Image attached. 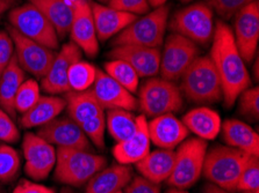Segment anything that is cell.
Listing matches in <instances>:
<instances>
[{
  "label": "cell",
  "instance_id": "22",
  "mask_svg": "<svg viewBox=\"0 0 259 193\" xmlns=\"http://www.w3.org/2000/svg\"><path fill=\"white\" fill-rule=\"evenodd\" d=\"M91 9L99 42H105L119 35L139 18L135 14L117 11L99 3H91Z\"/></svg>",
  "mask_w": 259,
  "mask_h": 193
},
{
  "label": "cell",
  "instance_id": "42",
  "mask_svg": "<svg viewBox=\"0 0 259 193\" xmlns=\"http://www.w3.org/2000/svg\"><path fill=\"white\" fill-rule=\"evenodd\" d=\"M13 193H56L52 187L45 186L31 180L23 179L15 186Z\"/></svg>",
  "mask_w": 259,
  "mask_h": 193
},
{
  "label": "cell",
  "instance_id": "32",
  "mask_svg": "<svg viewBox=\"0 0 259 193\" xmlns=\"http://www.w3.org/2000/svg\"><path fill=\"white\" fill-rule=\"evenodd\" d=\"M104 68L105 72L109 77L114 79L116 82H119L122 87L129 90L131 93L135 94L139 90L141 78L135 72V70L131 65H128L127 62L117 60V59H111V60L105 62Z\"/></svg>",
  "mask_w": 259,
  "mask_h": 193
},
{
  "label": "cell",
  "instance_id": "18",
  "mask_svg": "<svg viewBox=\"0 0 259 193\" xmlns=\"http://www.w3.org/2000/svg\"><path fill=\"white\" fill-rule=\"evenodd\" d=\"M91 89L98 103L104 110L122 109L134 111L139 109L137 97L134 96V94L122 87L105 71L98 70L96 81Z\"/></svg>",
  "mask_w": 259,
  "mask_h": 193
},
{
  "label": "cell",
  "instance_id": "2",
  "mask_svg": "<svg viewBox=\"0 0 259 193\" xmlns=\"http://www.w3.org/2000/svg\"><path fill=\"white\" fill-rule=\"evenodd\" d=\"M180 80L182 93L194 103L211 104L222 100L221 80L209 56L195 58Z\"/></svg>",
  "mask_w": 259,
  "mask_h": 193
},
{
  "label": "cell",
  "instance_id": "30",
  "mask_svg": "<svg viewBox=\"0 0 259 193\" xmlns=\"http://www.w3.org/2000/svg\"><path fill=\"white\" fill-rule=\"evenodd\" d=\"M137 116L133 111L122 109L107 110L106 113V128L116 143L128 139L135 132Z\"/></svg>",
  "mask_w": 259,
  "mask_h": 193
},
{
  "label": "cell",
  "instance_id": "19",
  "mask_svg": "<svg viewBox=\"0 0 259 193\" xmlns=\"http://www.w3.org/2000/svg\"><path fill=\"white\" fill-rule=\"evenodd\" d=\"M111 59L131 65L140 78H152L159 72L160 51L157 48L140 45H117L108 53Z\"/></svg>",
  "mask_w": 259,
  "mask_h": 193
},
{
  "label": "cell",
  "instance_id": "7",
  "mask_svg": "<svg viewBox=\"0 0 259 193\" xmlns=\"http://www.w3.org/2000/svg\"><path fill=\"white\" fill-rule=\"evenodd\" d=\"M137 103L145 117L155 118L179 111L184 98L182 90L174 81L152 77L141 86Z\"/></svg>",
  "mask_w": 259,
  "mask_h": 193
},
{
  "label": "cell",
  "instance_id": "4",
  "mask_svg": "<svg viewBox=\"0 0 259 193\" xmlns=\"http://www.w3.org/2000/svg\"><path fill=\"white\" fill-rule=\"evenodd\" d=\"M250 156L229 146H218L207 151L202 175L223 190L236 192L238 179Z\"/></svg>",
  "mask_w": 259,
  "mask_h": 193
},
{
  "label": "cell",
  "instance_id": "39",
  "mask_svg": "<svg viewBox=\"0 0 259 193\" xmlns=\"http://www.w3.org/2000/svg\"><path fill=\"white\" fill-rule=\"evenodd\" d=\"M108 6L137 17L140 14H147L150 10L148 0H108Z\"/></svg>",
  "mask_w": 259,
  "mask_h": 193
},
{
  "label": "cell",
  "instance_id": "16",
  "mask_svg": "<svg viewBox=\"0 0 259 193\" xmlns=\"http://www.w3.org/2000/svg\"><path fill=\"white\" fill-rule=\"evenodd\" d=\"M81 50L73 42L66 43L55 56L48 73L41 79L40 87L50 95L66 94L70 90L68 73L73 62L81 59Z\"/></svg>",
  "mask_w": 259,
  "mask_h": 193
},
{
  "label": "cell",
  "instance_id": "38",
  "mask_svg": "<svg viewBox=\"0 0 259 193\" xmlns=\"http://www.w3.org/2000/svg\"><path fill=\"white\" fill-rule=\"evenodd\" d=\"M20 139V132L12 117L0 108V140L6 144H15Z\"/></svg>",
  "mask_w": 259,
  "mask_h": 193
},
{
  "label": "cell",
  "instance_id": "37",
  "mask_svg": "<svg viewBox=\"0 0 259 193\" xmlns=\"http://www.w3.org/2000/svg\"><path fill=\"white\" fill-rule=\"evenodd\" d=\"M205 4L210 7L213 12L225 20H230L234 18L243 7L249 5L250 3L256 0H205Z\"/></svg>",
  "mask_w": 259,
  "mask_h": 193
},
{
  "label": "cell",
  "instance_id": "13",
  "mask_svg": "<svg viewBox=\"0 0 259 193\" xmlns=\"http://www.w3.org/2000/svg\"><path fill=\"white\" fill-rule=\"evenodd\" d=\"M25 172L33 180H43L50 175L56 164L57 153L53 145L36 133H27L22 140Z\"/></svg>",
  "mask_w": 259,
  "mask_h": 193
},
{
  "label": "cell",
  "instance_id": "33",
  "mask_svg": "<svg viewBox=\"0 0 259 193\" xmlns=\"http://www.w3.org/2000/svg\"><path fill=\"white\" fill-rule=\"evenodd\" d=\"M41 97V87L38 82L34 79H27L22 82L20 88L18 89L14 100L15 112L25 113L33 106L38 98Z\"/></svg>",
  "mask_w": 259,
  "mask_h": 193
},
{
  "label": "cell",
  "instance_id": "26",
  "mask_svg": "<svg viewBox=\"0 0 259 193\" xmlns=\"http://www.w3.org/2000/svg\"><path fill=\"white\" fill-rule=\"evenodd\" d=\"M183 123L188 132L197 135L199 139L214 140L221 132L222 120L215 110L208 106L192 109L183 117Z\"/></svg>",
  "mask_w": 259,
  "mask_h": 193
},
{
  "label": "cell",
  "instance_id": "46",
  "mask_svg": "<svg viewBox=\"0 0 259 193\" xmlns=\"http://www.w3.org/2000/svg\"><path fill=\"white\" fill-rule=\"evenodd\" d=\"M165 193H190V192H187L185 190H179V188L172 187V188H170V190H167Z\"/></svg>",
  "mask_w": 259,
  "mask_h": 193
},
{
  "label": "cell",
  "instance_id": "25",
  "mask_svg": "<svg viewBox=\"0 0 259 193\" xmlns=\"http://www.w3.org/2000/svg\"><path fill=\"white\" fill-rule=\"evenodd\" d=\"M133 178L132 169L125 164H114L101 169L86 184L85 193H115L122 191Z\"/></svg>",
  "mask_w": 259,
  "mask_h": 193
},
{
  "label": "cell",
  "instance_id": "12",
  "mask_svg": "<svg viewBox=\"0 0 259 193\" xmlns=\"http://www.w3.org/2000/svg\"><path fill=\"white\" fill-rule=\"evenodd\" d=\"M9 33L14 43V57L20 68L35 78L42 79L53 64L56 56L55 50L22 36L13 28H10Z\"/></svg>",
  "mask_w": 259,
  "mask_h": 193
},
{
  "label": "cell",
  "instance_id": "34",
  "mask_svg": "<svg viewBox=\"0 0 259 193\" xmlns=\"http://www.w3.org/2000/svg\"><path fill=\"white\" fill-rule=\"evenodd\" d=\"M21 167L19 153L10 145H0V182L9 183L18 176Z\"/></svg>",
  "mask_w": 259,
  "mask_h": 193
},
{
  "label": "cell",
  "instance_id": "36",
  "mask_svg": "<svg viewBox=\"0 0 259 193\" xmlns=\"http://www.w3.org/2000/svg\"><path fill=\"white\" fill-rule=\"evenodd\" d=\"M259 190V160L258 156H250L248 163L239 177L236 192Z\"/></svg>",
  "mask_w": 259,
  "mask_h": 193
},
{
  "label": "cell",
  "instance_id": "17",
  "mask_svg": "<svg viewBox=\"0 0 259 193\" xmlns=\"http://www.w3.org/2000/svg\"><path fill=\"white\" fill-rule=\"evenodd\" d=\"M37 136L58 148H74L89 151L91 145L83 130L70 117H57L38 127Z\"/></svg>",
  "mask_w": 259,
  "mask_h": 193
},
{
  "label": "cell",
  "instance_id": "10",
  "mask_svg": "<svg viewBox=\"0 0 259 193\" xmlns=\"http://www.w3.org/2000/svg\"><path fill=\"white\" fill-rule=\"evenodd\" d=\"M170 28L195 44H207L214 35V12L207 4H193L174 15Z\"/></svg>",
  "mask_w": 259,
  "mask_h": 193
},
{
  "label": "cell",
  "instance_id": "20",
  "mask_svg": "<svg viewBox=\"0 0 259 193\" xmlns=\"http://www.w3.org/2000/svg\"><path fill=\"white\" fill-rule=\"evenodd\" d=\"M148 131L151 144L158 148L174 149L188 136V130L174 113H166L148 121Z\"/></svg>",
  "mask_w": 259,
  "mask_h": 193
},
{
  "label": "cell",
  "instance_id": "9",
  "mask_svg": "<svg viewBox=\"0 0 259 193\" xmlns=\"http://www.w3.org/2000/svg\"><path fill=\"white\" fill-rule=\"evenodd\" d=\"M9 20L12 28L20 33L22 36L52 50H56L60 45V37L52 23L31 3L12 10L9 14Z\"/></svg>",
  "mask_w": 259,
  "mask_h": 193
},
{
  "label": "cell",
  "instance_id": "49",
  "mask_svg": "<svg viewBox=\"0 0 259 193\" xmlns=\"http://www.w3.org/2000/svg\"><path fill=\"white\" fill-rule=\"evenodd\" d=\"M61 193H73L71 190H68V188H63Z\"/></svg>",
  "mask_w": 259,
  "mask_h": 193
},
{
  "label": "cell",
  "instance_id": "45",
  "mask_svg": "<svg viewBox=\"0 0 259 193\" xmlns=\"http://www.w3.org/2000/svg\"><path fill=\"white\" fill-rule=\"evenodd\" d=\"M167 0H148L149 6L152 7V9H157V7L164 6L166 4Z\"/></svg>",
  "mask_w": 259,
  "mask_h": 193
},
{
  "label": "cell",
  "instance_id": "44",
  "mask_svg": "<svg viewBox=\"0 0 259 193\" xmlns=\"http://www.w3.org/2000/svg\"><path fill=\"white\" fill-rule=\"evenodd\" d=\"M13 4L14 0H0V15L9 11Z\"/></svg>",
  "mask_w": 259,
  "mask_h": 193
},
{
  "label": "cell",
  "instance_id": "14",
  "mask_svg": "<svg viewBox=\"0 0 259 193\" xmlns=\"http://www.w3.org/2000/svg\"><path fill=\"white\" fill-rule=\"evenodd\" d=\"M234 39L241 53L243 60L251 62L254 59L259 41V4L258 0L249 5L235 15Z\"/></svg>",
  "mask_w": 259,
  "mask_h": 193
},
{
  "label": "cell",
  "instance_id": "27",
  "mask_svg": "<svg viewBox=\"0 0 259 193\" xmlns=\"http://www.w3.org/2000/svg\"><path fill=\"white\" fill-rule=\"evenodd\" d=\"M65 105V98L63 97L57 95L41 96L28 111L22 113L20 124L25 128L41 127L60 116Z\"/></svg>",
  "mask_w": 259,
  "mask_h": 193
},
{
  "label": "cell",
  "instance_id": "23",
  "mask_svg": "<svg viewBox=\"0 0 259 193\" xmlns=\"http://www.w3.org/2000/svg\"><path fill=\"white\" fill-rule=\"evenodd\" d=\"M221 133L226 146L259 157V137L250 125L238 119H228L222 123Z\"/></svg>",
  "mask_w": 259,
  "mask_h": 193
},
{
  "label": "cell",
  "instance_id": "43",
  "mask_svg": "<svg viewBox=\"0 0 259 193\" xmlns=\"http://www.w3.org/2000/svg\"><path fill=\"white\" fill-rule=\"evenodd\" d=\"M202 193H234V192H229L227 190H223V188L217 186L214 184H207L205 187H203V192Z\"/></svg>",
  "mask_w": 259,
  "mask_h": 193
},
{
  "label": "cell",
  "instance_id": "48",
  "mask_svg": "<svg viewBox=\"0 0 259 193\" xmlns=\"http://www.w3.org/2000/svg\"><path fill=\"white\" fill-rule=\"evenodd\" d=\"M241 193H259V190H248V191H242Z\"/></svg>",
  "mask_w": 259,
  "mask_h": 193
},
{
  "label": "cell",
  "instance_id": "3",
  "mask_svg": "<svg viewBox=\"0 0 259 193\" xmlns=\"http://www.w3.org/2000/svg\"><path fill=\"white\" fill-rule=\"evenodd\" d=\"M65 104L69 117L79 125L88 139L96 147L104 148L106 115L104 109L98 103L92 89L80 93H66Z\"/></svg>",
  "mask_w": 259,
  "mask_h": 193
},
{
  "label": "cell",
  "instance_id": "29",
  "mask_svg": "<svg viewBox=\"0 0 259 193\" xmlns=\"http://www.w3.org/2000/svg\"><path fill=\"white\" fill-rule=\"evenodd\" d=\"M25 80V71L18 64L15 57H13L0 76V108L5 110L11 117L17 115L14 108L15 95Z\"/></svg>",
  "mask_w": 259,
  "mask_h": 193
},
{
  "label": "cell",
  "instance_id": "35",
  "mask_svg": "<svg viewBox=\"0 0 259 193\" xmlns=\"http://www.w3.org/2000/svg\"><path fill=\"white\" fill-rule=\"evenodd\" d=\"M237 100L239 113L250 120H257L259 117V88L249 87Z\"/></svg>",
  "mask_w": 259,
  "mask_h": 193
},
{
  "label": "cell",
  "instance_id": "24",
  "mask_svg": "<svg viewBox=\"0 0 259 193\" xmlns=\"http://www.w3.org/2000/svg\"><path fill=\"white\" fill-rule=\"evenodd\" d=\"M176 152L172 149L158 148L149 152L142 160L135 163L141 176L156 184L166 182L175 165Z\"/></svg>",
  "mask_w": 259,
  "mask_h": 193
},
{
  "label": "cell",
  "instance_id": "15",
  "mask_svg": "<svg viewBox=\"0 0 259 193\" xmlns=\"http://www.w3.org/2000/svg\"><path fill=\"white\" fill-rule=\"evenodd\" d=\"M69 34L71 41L86 56L93 58L99 53V39L94 26L91 3L89 0L74 2L73 18Z\"/></svg>",
  "mask_w": 259,
  "mask_h": 193
},
{
  "label": "cell",
  "instance_id": "8",
  "mask_svg": "<svg viewBox=\"0 0 259 193\" xmlns=\"http://www.w3.org/2000/svg\"><path fill=\"white\" fill-rule=\"evenodd\" d=\"M208 151L205 140L193 138L184 140L176 152L175 165L166 183L179 190H187L202 175L203 163Z\"/></svg>",
  "mask_w": 259,
  "mask_h": 193
},
{
  "label": "cell",
  "instance_id": "41",
  "mask_svg": "<svg viewBox=\"0 0 259 193\" xmlns=\"http://www.w3.org/2000/svg\"><path fill=\"white\" fill-rule=\"evenodd\" d=\"M124 193H162L160 184H156L144 178L143 176H136L132 178L124 188Z\"/></svg>",
  "mask_w": 259,
  "mask_h": 193
},
{
  "label": "cell",
  "instance_id": "6",
  "mask_svg": "<svg viewBox=\"0 0 259 193\" xmlns=\"http://www.w3.org/2000/svg\"><path fill=\"white\" fill-rule=\"evenodd\" d=\"M170 9L164 5L137 18L113 39V45H140L157 48L164 43Z\"/></svg>",
  "mask_w": 259,
  "mask_h": 193
},
{
  "label": "cell",
  "instance_id": "40",
  "mask_svg": "<svg viewBox=\"0 0 259 193\" xmlns=\"http://www.w3.org/2000/svg\"><path fill=\"white\" fill-rule=\"evenodd\" d=\"M14 57V43L9 31L0 30V76Z\"/></svg>",
  "mask_w": 259,
  "mask_h": 193
},
{
  "label": "cell",
  "instance_id": "28",
  "mask_svg": "<svg viewBox=\"0 0 259 193\" xmlns=\"http://www.w3.org/2000/svg\"><path fill=\"white\" fill-rule=\"evenodd\" d=\"M40 10L56 30L58 37L63 38L69 34L71 27L74 3L70 0H29Z\"/></svg>",
  "mask_w": 259,
  "mask_h": 193
},
{
  "label": "cell",
  "instance_id": "47",
  "mask_svg": "<svg viewBox=\"0 0 259 193\" xmlns=\"http://www.w3.org/2000/svg\"><path fill=\"white\" fill-rule=\"evenodd\" d=\"M254 73H256V79L258 78V59H256V65H254Z\"/></svg>",
  "mask_w": 259,
  "mask_h": 193
},
{
  "label": "cell",
  "instance_id": "53",
  "mask_svg": "<svg viewBox=\"0 0 259 193\" xmlns=\"http://www.w3.org/2000/svg\"><path fill=\"white\" fill-rule=\"evenodd\" d=\"M0 193H4V192H3V190H2V188H0Z\"/></svg>",
  "mask_w": 259,
  "mask_h": 193
},
{
  "label": "cell",
  "instance_id": "52",
  "mask_svg": "<svg viewBox=\"0 0 259 193\" xmlns=\"http://www.w3.org/2000/svg\"><path fill=\"white\" fill-rule=\"evenodd\" d=\"M115 193H123L122 191H119V192H115Z\"/></svg>",
  "mask_w": 259,
  "mask_h": 193
},
{
  "label": "cell",
  "instance_id": "5",
  "mask_svg": "<svg viewBox=\"0 0 259 193\" xmlns=\"http://www.w3.org/2000/svg\"><path fill=\"white\" fill-rule=\"evenodd\" d=\"M55 179L70 186H83L92 177L106 167L104 156L85 149L57 148Z\"/></svg>",
  "mask_w": 259,
  "mask_h": 193
},
{
  "label": "cell",
  "instance_id": "1",
  "mask_svg": "<svg viewBox=\"0 0 259 193\" xmlns=\"http://www.w3.org/2000/svg\"><path fill=\"white\" fill-rule=\"evenodd\" d=\"M209 57L221 80L222 100L229 108L250 87L251 78L235 43L233 30L223 21L218 22L215 26Z\"/></svg>",
  "mask_w": 259,
  "mask_h": 193
},
{
  "label": "cell",
  "instance_id": "11",
  "mask_svg": "<svg viewBox=\"0 0 259 193\" xmlns=\"http://www.w3.org/2000/svg\"><path fill=\"white\" fill-rule=\"evenodd\" d=\"M197 57L198 44L182 35L172 33L164 41V49L160 52V78L174 82L179 80Z\"/></svg>",
  "mask_w": 259,
  "mask_h": 193
},
{
  "label": "cell",
  "instance_id": "21",
  "mask_svg": "<svg viewBox=\"0 0 259 193\" xmlns=\"http://www.w3.org/2000/svg\"><path fill=\"white\" fill-rule=\"evenodd\" d=\"M150 137L148 131V119L144 115L137 116L135 132L113 148V155L120 164H135L150 152Z\"/></svg>",
  "mask_w": 259,
  "mask_h": 193
},
{
  "label": "cell",
  "instance_id": "31",
  "mask_svg": "<svg viewBox=\"0 0 259 193\" xmlns=\"http://www.w3.org/2000/svg\"><path fill=\"white\" fill-rule=\"evenodd\" d=\"M98 74V69L91 62L78 60L69 69L68 81L71 92L80 93L92 88Z\"/></svg>",
  "mask_w": 259,
  "mask_h": 193
},
{
  "label": "cell",
  "instance_id": "50",
  "mask_svg": "<svg viewBox=\"0 0 259 193\" xmlns=\"http://www.w3.org/2000/svg\"><path fill=\"white\" fill-rule=\"evenodd\" d=\"M98 2H100V3H108V0H98Z\"/></svg>",
  "mask_w": 259,
  "mask_h": 193
},
{
  "label": "cell",
  "instance_id": "51",
  "mask_svg": "<svg viewBox=\"0 0 259 193\" xmlns=\"http://www.w3.org/2000/svg\"><path fill=\"white\" fill-rule=\"evenodd\" d=\"M180 2H183V3H188V2H191V0H180Z\"/></svg>",
  "mask_w": 259,
  "mask_h": 193
}]
</instances>
